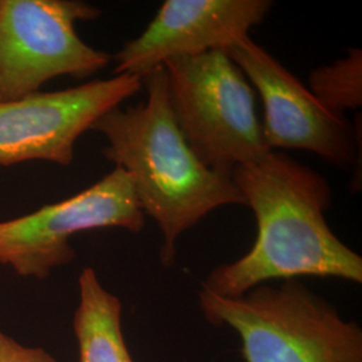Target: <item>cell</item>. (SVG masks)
I'll list each match as a JSON object with an SVG mask.
<instances>
[{"label":"cell","mask_w":362,"mask_h":362,"mask_svg":"<svg viewBox=\"0 0 362 362\" xmlns=\"http://www.w3.org/2000/svg\"><path fill=\"white\" fill-rule=\"evenodd\" d=\"M231 179L255 215L258 235L246 255L211 272L203 291L236 298L270 281L299 276L362 284L361 257L327 224L332 188L321 173L272 151L233 168Z\"/></svg>","instance_id":"1"},{"label":"cell","mask_w":362,"mask_h":362,"mask_svg":"<svg viewBox=\"0 0 362 362\" xmlns=\"http://www.w3.org/2000/svg\"><path fill=\"white\" fill-rule=\"evenodd\" d=\"M146 100L101 117L91 130L106 139L105 158L124 169L144 215L163 235L160 259L172 266L182 233L224 206H246L231 175L209 169L182 137L169 105L163 66L141 77Z\"/></svg>","instance_id":"2"},{"label":"cell","mask_w":362,"mask_h":362,"mask_svg":"<svg viewBox=\"0 0 362 362\" xmlns=\"http://www.w3.org/2000/svg\"><path fill=\"white\" fill-rule=\"evenodd\" d=\"M206 320L240 337L246 362H362V332L297 279L236 298L200 290Z\"/></svg>","instance_id":"3"},{"label":"cell","mask_w":362,"mask_h":362,"mask_svg":"<svg viewBox=\"0 0 362 362\" xmlns=\"http://www.w3.org/2000/svg\"><path fill=\"white\" fill-rule=\"evenodd\" d=\"M163 67L172 115L207 168L231 175L272 152L255 112L254 90L227 52L180 57Z\"/></svg>","instance_id":"4"},{"label":"cell","mask_w":362,"mask_h":362,"mask_svg":"<svg viewBox=\"0 0 362 362\" xmlns=\"http://www.w3.org/2000/svg\"><path fill=\"white\" fill-rule=\"evenodd\" d=\"M101 11L79 0H0V101L40 91L52 78L85 79L113 59L86 45L76 25Z\"/></svg>","instance_id":"5"},{"label":"cell","mask_w":362,"mask_h":362,"mask_svg":"<svg viewBox=\"0 0 362 362\" xmlns=\"http://www.w3.org/2000/svg\"><path fill=\"white\" fill-rule=\"evenodd\" d=\"M144 215L128 173L119 167L82 192L55 204L0 221V264L23 278H47L70 264L73 235L101 228L140 233Z\"/></svg>","instance_id":"6"},{"label":"cell","mask_w":362,"mask_h":362,"mask_svg":"<svg viewBox=\"0 0 362 362\" xmlns=\"http://www.w3.org/2000/svg\"><path fill=\"white\" fill-rule=\"evenodd\" d=\"M141 88V78L118 74L0 101V165L40 160L69 167L78 139Z\"/></svg>","instance_id":"7"},{"label":"cell","mask_w":362,"mask_h":362,"mask_svg":"<svg viewBox=\"0 0 362 362\" xmlns=\"http://www.w3.org/2000/svg\"><path fill=\"white\" fill-rule=\"evenodd\" d=\"M259 91L264 106L262 124L269 149H300L337 167L357 164L361 127L329 110L272 52L246 37L227 50Z\"/></svg>","instance_id":"8"},{"label":"cell","mask_w":362,"mask_h":362,"mask_svg":"<svg viewBox=\"0 0 362 362\" xmlns=\"http://www.w3.org/2000/svg\"><path fill=\"white\" fill-rule=\"evenodd\" d=\"M272 4L270 0H167L143 34L117 52L115 73L141 78L175 58L227 52L250 37Z\"/></svg>","instance_id":"9"},{"label":"cell","mask_w":362,"mask_h":362,"mask_svg":"<svg viewBox=\"0 0 362 362\" xmlns=\"http://www.w3.org/2000/svg\"><path fill=\"white\" fill-rule=\"evenodd\" d=\"M78 286L73 320L78 362H133L122 333L119 299L105 288L91 267L82 270Z\"/></svg>","instance_id":"10"},{"label":"cell","mask_w":362,"mask_h":362,"mask_svg":"<svg viewBox=\"0 0 362 362\" xmlns=\"http://www.w3.org/2000/svg\"><path fill=\"white\" fill-rule=\"evenodd\" d=\"M309 90L334 113L360 109L362 105V50L350 49L348 55L311 70Z\"/></svg>","instance_id":"11"},{"label":"cell","mask_w":362,"mask_h":362,"mask_svg":"<svg viewBox=\"0 0 362 362\" xmlns=\"http://www.w3.org/2000/svg\"><path fill=\"white\" fill-rule=\"evenodd\" d=\"M0 362H57L42 348H28L0 330Z\"/></svg>","instance_id":"12"}]
</instances>
